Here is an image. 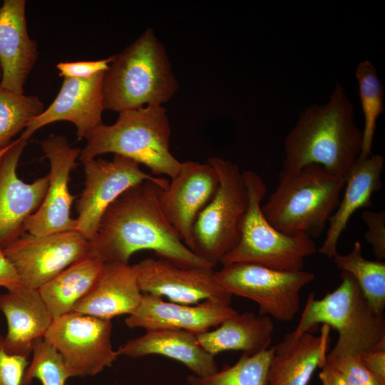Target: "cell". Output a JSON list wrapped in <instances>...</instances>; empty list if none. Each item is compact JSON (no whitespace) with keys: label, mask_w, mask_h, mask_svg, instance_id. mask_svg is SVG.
Listing matches in <instances>:
<instances>
[{"label":"cell","mask_w":385,"mask_h":385,"mask_svg":"<svg viewBox=\"0 0 385 385\" xmlns=\"http://www.w3.org/2000/svg\"><path fill=\"white\" fill-rule=\"evenodd\" d=\"M169 180L158 177L122 193L104 213L90 241L91 252L103 263L128 264L140 250L184 268H212L190 250L164 215L159 190Z\"/></svg>","instance_id":"obj_1"},{"label":"cell","mask_w":385,"mask_h":385,"mask_svg":"<svg viewBox=\"0 0 385 385\" xmlns=\"http://www.w3.org/2000/svg\"><path fill=\"white\" fill-rule=\"evenodd\" d=\"M362 147V130L355 122L354 106L336 84L328 101L313 103L299 114L284 141L283 168L316 164L346 180Z\"/></svg>","instance_id":"obj_2"},{"label":"cell","mask_w":385,"mask_h":385,"mask_svg":"<svg viewBox=\"0 0 385 385\" xmlns=\"http://www.w3.org/2000/svg\"><path fill=\"white\" fill-rule=\"evenodd\" d=\"M178 82L163 44L147 29L134 42L113 56L104 72V109L118 113L168 102Z\"/></svg>","instance_id":"obj_3"},{"label":"cell","mask_w":385,"mask_h":385,"mask_svg":"<svg viewBox=\"0 0 385 385\" xmlns=\"http://www.w3.org/2000/svg\"><path fill=\"white\" fill-rule=\"evenodd\" d=\"M345 182L319 165L283 168L262 212L279 231L317 238L339 205Z\"/></svg>","instance_id":"obj_4"},{"label":"cell","mask_w":385,"mask_h":385,"mask_svg":"<svg viewBox=\"0 0 385 385\" xmlns=\"http://www.w3.org/2000/svg\"><path fill=\"white\" fill-rule=\"evenodd\" d=\"M170 135L166 110L161 106L125 111L119 113L115 123H102L86 136L78 159L83 163L112 153L145 165L154 175L172 178L181 162L170 152Z\"/></svg>","instance_id":"obj_5"},{"label":"cell","mask_w":385,"mask_h":385,"mask_svg":"<svg viewBox=\"0 0 385 385\" xmlns=\"http://www.w3.org/2000/svg\"><path fill=\"white\" fill-rule=\"evenodd\" d=\"M342 282L323 298L311 292L301 314L295 335L310 332L319 324L339 333L338 340L328 353L360 354L385 342L384 314L376 312L362 294L354 277L342 271Z\"/></svg>","instance_id":"obj_6"},{"label":"cell","mask_w":385,"mask_h":385,"mask_svg":"<svg viewBox=\"0 0 385 385\" xmlns=\"http://www.w3.org/2000/svg\"><path fill=\"white\" fill-rule=\"evenodd\" d=\"M247 209L240 225V239L220 260L222 265L246 262L282 271L303 270L304 259L317 252L314 239L305 233L288 234L272 226L262 210L267 187L255 171L245 170Z\"/></svg>","instance_id":"obj_7"},{"label":"cell","mask_w":385,"mask_h":385,"mask_svg":"<svg viewBox=\"0 0 385 385\" xmlns=\"http://www.w3.org/2000/svg\"><path fill=\"white\" fill-rule=\"evenodd\" d=\"M207 162L216 170L220 185L194 224L191 250L213 268L239 241L248 193L237 165L217 156Z\"/></svg>","instance_id":"obj_8"},{"label":"cell","mask_w":385,"mask_h":385,"mask_svg":"<svg viewBox=\"0 0 385 385\" xmlns=\"http://www.w3.org/2000/svg\"><path fill=\"white\" fill-rule=\"evenodd\" d=\"M219 284L232 296L250 299L259 314L292 321L299 311L301 289L315 279L307 271H282L246 262L222 265L215 272Z\"/></svg>","instance_id":"obj_9"},{"label":"cell","mask_w":385,"mask_h":385,"mask_svg":"<svg viewBox=\"0 0 385 385\" xmlns=\"http://www.w3.org/2000/svg\"><path fill=\"white\" fill-rule=\"evenodd\" d=\"M112 327L111 319L71 312L54 319L43 339L62 356L69 378L93 376L118 356Z\"/></svg>","instance_id":"obj_10"},{"label":"cell","mask_w":385,"mask_h":385,"mask_svg":"<svg viewBox=\"0 0 385 385\" xmlns=\"http://www.w3.org/2000/svg\"><path fill=\"white\" fill-rule=\"evenodd\" d=\"M2 252L21 282L38 289L88 255L91 244L76 230L41 236L25 232Z\"/></svg>","instance_id":"obj_11"},{"label":"cell","mask_w":385,"mask_h":385,"mask_svg":"<svg viewBox=\"0 0 385 385\" xmlns=\"http://www.w3.org/2000/svg\"><path fill=\"white\" fill-rule=\"evenodd\" d=\"M85 187L76 203V230L91 241L109 206L128 188L158 177L143 171L140 164L115 155L113 160L91 159L83 163Z\"/></svg>","instance_id":"obj_12"},{"label":"cell","mask_w":385,"mask_h":385,"mask_svg":"<svg viewBox=\"0 0 385 385\" xmlns=\"http://www.w3.org/2000/svg\"><path fill=\"white\" fill-rule=\"evenodd\" d=\"M41 146L50 163L48 185L41 205L26 221L25 232L41 236L76 230V220L71 217L75 196L69 191L68 182L81 150L71 147L63 135H52L42 140Z\"/></svg>","instance_id":"obj_13"},{"label":"cell","mask_w":385,"mask_h":385,"mask_svg":"<svg viewBox=\"0 0 385 385\" xmlns=\"http://www.w3.org/2000/svg\"><path fill=\"white\" fill-rule=\"evenodd\" d=\"M133 267L143 294L185 304L210 300L230 305L232 295L217 281L212 268L180 267L159 257L144 259Z\"/></svg>","instance_id":"obj_14"},{"label":"cell","mask_w":385,"mask_h":385,"mask_svg":"<svg viewBox=\"0 0 385 385\" xmlns=\"http://www.w3.org/2000/svg\"><path fill=\"white\" fill-rule=\"evenodd\" d=\"M159 190L162 211L185 245L192 250L194 224L212 200L220 185L216 170L209 163H181L178 173Z\"/></svg>","instance_id":"obj_15"},{"label":"cell","mask_w":385,"mask_h":385,"mask_svg":"<svg viewBox=\"0 0 385 385\" xmlns=\"http://www.w3.org/2000/svg\"><path fill=\"white\" fill-rule=\"evenodd\" d=\"M27 141L20 137L1 150L0 251L24 233V225L41 205L48 180L44 176L26 183L17 175V166Z\"/></svg>","instance_id":"obj_16"},{"label":"cell","mask_w":385,"mask_h":385,"mask_svg":"<svg viewBox=\"0 0 385 385\" xmlns=\"http://www.w3.org/2000/svg\"><path fill=\"white\" fill-rule=\"evenodd\" d=\"M104 72L88 79L63 78L53 101L41 113L30 120L20 138L28 141L41 128L66 120L74 124L79 140L86 138L103 123Z\"/></svg>","instance_id":"obj_17"},{"label":"cell","mask_w":385,"mask_h":385,"mask_svg":"<svg viewBox=\"0 0 385 385\" xmlns=\"http://www.w3.org/2000/svg\"><path fill=\"white\" fill-rule=\"evenodd\" d=\"M237 313L230 305L210 300L185 304L143 294L140 304L125 319V323L131 329H173L199 334L219 326Z\"/></svg>","instance_id":"obj_18"},{"label":"cell","mask_w":385,"mask_h":385,"mask_svg":"<svg viewBox=\"0 0 385 385\" xmlns=\"http://www.w3.org/2000/svg\"><path fill=\"white\" fill-rule=\"evenodd\" d=\"M24 0H4L0 9V86L24 94L37 58L36 41L28 34Z\"/></svg>","instance_id":"obj_19"},{"label":"cell","mask_w":385,"mask_h":385,"mask_svg":"<svg viewBox=\"0 0 385 385\" xmlns=\"http://www.w3.org/2000/svg\"><path fill=\"white\" fill-rule=\"evenodd\" d=\"M0 310L7 322L5 350L28 359L34 342L43 337L53 319L39 290L25 284L0 294Z\"/></svg>","instance_id":"obj_20"},{"label":"cell","mask_w":385,"mask_h":385,"mask_svg":"<svg viewBox=\"0 0 385 385\" xmlns=\"http://www.w3.org/2000/svg\"><path fill=\"white\" fill-rule=\"evenodd\" d=\"M330 327L321 333L295 335L292 332L274 346L268 370V385H308L317 368L326 364Z\"/></svg>","instance_id":"obj_21"},{"label":"cell","mask_w":385,"mask_h":385,"mask_svg":"<svg viewBox=\"0 0 385 385\" xmlns=\"http://www.w3.org/2000/svg\"><path fill=\"white\" fill-rule=\"evenodd\" d=\"M116 354L134 359L153 354L164 356L182 363L197 376L219 370L215 356L202 348L196 334L180 329L148 330L121 345Z\"/></svg>","instance_id":"obj_22"},{"label":"cell","mask_w":385,"mask_h":385,"mask_svg":"<svg viewBox=\"0 0 385 385\" xmlns=\"http://www.w3.org/2000/svg\"><path fill=\"white\" fill-rule=\"evenodd\" d=\"M142 298L133 266L104 263L93 287L72 312L111 319L115 316L132 314Z\"/></svg>","instance_id":"obj_23"},{"label":"cell","mask_w":385,"mask_h":385,"mask_svg":"<svg viewBox=\"0 0 385 385\" xmlns=\"http://www.w3.org/2000/svg\"><path fill=\"white\" fill-rule=\"evenodd\" d=\"M384 166V158L379 154L356 160L346 178L342 199L329 219V228L319 253L332 259L338 253L339 239L351 215L359 208L372 206L373 193L382 187Z\"/></svg>","instance_id":"obj_24"},{"label":"cell","mask_w":385,"mask_h":385,"mask_svg":"<svg viewBox=\"0 0 385 385\" xmlns=\"http://www.w3.org/2000/svg\"><path fill=\"white\" fill-rule=\"evenodd\" d=\"M274 324L270 317L247 312L223 321L215 329L196 334L202 348L213 356L229 350L255 355L269 348Z\"/></svg>","instance_id":"obj_25"},{"label":"cell","mask_w":385,"mask_h":385,"mask_svg":"<svg viewBox=\"0 0 385 385\" xmlns=\"http://www.w3.org/2000/svg\"><path fill=\"white\" fill-rule=\"evenodd\" d=\"M103 264L90 252L38 289L53 319L73 311L93 287Z\"/></svg>","instance_id":"obj_26"},{"label":"cell","mask_w":385,"mask_h":385,"mask_svg":"<svg viewBox=\"0 0 385 385\" xmlns=\"http://www.w3.org/2000/svg\"><path fill=\"white\" fill-rule=\"evenodd\" d=\"M337 267L351 274L372 309L379 314L385 309V262L369 260L362 255L361 244L356 241L347 254L337 253L333 258Z\"/></svg>","instance_id":"obj_27"},{"label":"cell","mask_w":385,"mask_h":385,"mask_svg":"<svg viewBox=\"0 0 385 385\" xmlns=\"http://www.w3.org/2000/svg\"><path fill=\"white\" fill-rule=\"evenodd\" d=\"M274 346L255 355L242 354L232 366L205 376L190 374L188 385H268V370Z\"/></svg>","instance_id":"obj_28"},{"label":"cell","mask_w":385,"mask_h":385,"mask_svg":"<svg viewBox=\"0 0 385 385\" xmlns=\"http://www.w3.org/2000/svg\"><path fill=\"white\" fill-rule=\"evenodd\" d=\"M356 78L364 120L362 147L359 158H366L372 155L376 121L384 111V88L374 66L368 60L357 66Z\"/></svg>","instance_id":"obj_29"},{"label":"cell","mask_w":385,"mask_h":385,"mask_svg":"<svg viewBox=\"0 0 385 385\" xmlns=\"http://www.w3.org/2000/svg\"><path fill=\"white\" fill-rule=\"evenodd\" d=\"M43 111V103L38 96L19 94L0 86V150Z\"/></svg>","instance_id":"obj_30"},{"label":"cell","mask_w":385,"mask_h":385,"mask_svg":"<svg viewBox=\"0 0 385 385\" xmlns=\"http://www.w3.org/2000/svg\"><path fill=\"white\" fill-rule=\"evenodd\" d=\"M33 357L28 365L21 385H30L34 379L42 385H66L69 378L62 356L43 337L36 339L32 346Z\"/></svg>","instance_id":"obj_31"},{"label":"cell","mask_w":385,"mask_h":385,"mask_svg":"<svg viewBox=\"0 0 385 385\" xmlns=\"http://www.w3.org/2000/svg\"><path fill=\"white\" fill-rule=\"evenodd\" d=\"M326 362L352 385H385L366 368L359 354H327Z\"/></svg>","instance_id":"obj_32"},{"label":"cell","mask_w":385,"mask_h":385,"mask_svg":"<svg viewBox=\"0 0 385 385\" xmlns=\"http://www.w3.org/2000/svg\"><path fill=\"white\" fill-rule=\"evenodd\" d=\"M362 219L367 225L364 238L372 247L377 260H385V211L364 210Z\"/></svg>","instance_id":"obj_33"},{"label":"cell","mask_w":385,"mask_h":385,"mask_svg":"<svg viewBox=\"0 0 385 385\" xmlns=\"http://www.w3.org/2000/svg\"><path fill=\"white\" fill-rule=\"evenodd\" d=\"M27 366L26 358L5 350L4 337L0 335V385H21Z\"/></svg>","instance_id":"obj_34"},{"label":"cell","mask_w":385,"mask_h":385,"mask_svg":"<svg viewBox=\"0 0 385 385\" xmlns=\"http://www.w3.org/2000/svg\"><path fill=\"white\" fill-rule=\"evenodd\" d=\"M112 60L113 56L97 61L61 62L56 65V68L59 75L63 78L88 79L106 71Z\"/></svg>","instance_id":"obj_35"},{"label":"cell","mask_w":385,"mask_h":385,"mask_svg":"<svg viewBox=\"0 0 385 385\" xmlns=\"http://www.w3.org/2000/svg\"><path fill=\"white\" fill-rule=\"evenodd\" d=\"M359 355L366 368L379 381L385 384V342Z\"/></svg>","instance_id":"obj_36"},{"label":"cell","mask_w":385,"mask_h":385,"mask_svg":"<svg viewBox=\"0 0 385 385\" xmlns=\"http://www.w3.org/2000/svg\"><path fill=\"white\" fill-rule=\"evenodd\" d=\"M22 284L23 283L21 282L14 268L3 252L0 251V287L11 291Z\"/></svg>","instance_id":"obj_37"},{"label":"cell","mask_w":385,"mask_h":385,"mask_svg":"<svg viewBox=\"0 0 385 385\" xmlns=\"http://www.w3.org/2000/svg\"><path fill=\"white\" fill-rule=\"evenodd\" d=\"M322 385H352L334 366L326 362L319 374Z\"/></svg>","instance_id":"obj_38"},{"label":"cell","mask_w":385,"mask_h":385,"mask_svg":"<svg viewBox=\"0 0 385 385\" xmlns=\"http://www.w3.org/2000/svg\"><path fill=\"white\" fill-rule=\"evenodd\" d=\"M1 77V66H0V78Z\"/></svg>","instance_id":"obj_39"},{"label":"cell","mask_w":385,"mask_h":385,"mask_svg":"<svg viewBox=\"0 0 385 385\" xmlns=\"http://www.w3.org/2000/svg\"><path fill=\"white\" fill-rule=\"evenodd\" d=\"M1 1H0V9H1Z\"/></svg>","instance_id":"obj_40"},{"label":"cell","mask_w":385,"mask_h":385,"mask_svg":"<svg viewBox=\"0 0 385 385\" xmlns=\"http://www.w3.org/2000/svg\"><path fill=\"white\" fill-rule=\"evenodd\" d=\"M0 155H1V150H0Z\"/></svg>","instance_id":"obj_41"}]
</instances>
